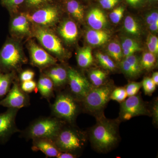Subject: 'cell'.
I'll use <instances>...</instances> for the list:
<instances>
[{
    "label": "cell",
    "mask_w": 158,
    "mask_h": 158,
    "mask_svg": "<svg viewBox=\"0 0 158 158\" xmlns=\"http://www.w3.org/2000/svg\"><path fill=\"white\" fill-rule=\"evenodd\" d=\"M141 49H140L136 48H128L127 49L123 50H122L123 55V56L126 57L128 56H131V55H133L135 53L137 52L141 51Z\"/></svg>",
    "instance_id": "44"
},
{
    "label": "cell",
    "mask_w": 158,
    "mask_h": 158,
    "mask_svg": "<svg viewBox=\"0 0 158 158\" xmlns=\"http://www.w3.org/2000/svg\"><path fill=\"white\" fill-rule=\"evenodd\" d=\"M141 1V0H127L128 3H129L131 5H133V6L137 5Z\"/></svg>",
    "instance_id": "47"
},
{
    "label": "cell",
    "mask_w": 158,
    "mask_h": 158,
    "mask_svg": "<svg viewBox=\"0 0 158 158\" xmlns=\"http://www.w3.org/2000/svg\"><path fill=\"white\" fill-rule=\"evenodd\" d=\"M78 156L72 153L67 152H60L59 155L57 157V158H76Z\"/></svg>",
    "instance_id": "45"
},
{
    "label": "cell",
    "mask_w": 158,
    "mask_h": 158,
    "mask_svg": "<svg viewBox=\"0 0 158 158\" xmlns=\"http://www.w3.org/2000/svg\"><path fill=\"white\" fill-rule=\"evenodd\" d=\"M78 65L82 68H87L93 64L94 59L92 50L90 47L80 49L77 56Z\"/></svg>",
    "instance_id": "22"
},
{
    "label": "cell",
    "mask_w": 158,
    "mask_h": 158,
    "mask_svg": "<svg viewBox=\"0 0 158 158\" xmlns=\"http://www.w3.org/2000/svg\"><path fill=\"white\" fill-rule=\"evenodd\" d=\"M122 50L128 48H136L141 49L140 44L135 40L130 38H125L122 43Z\"/></svg>",
    "instance_id": "39"
},
{
    "label": "cell",
    "mask_w": 158,
    "mask_h": 158,
    "mask_svg": "<svg viewBox=\"0 0 158 158\" xmlns=\"http://www.w3.org/2000/svg\"><path fill=\"white\" fill-rule=\"evenodd\" d=\"M125 59L129 62L136 73L138 74V75H140L143 70L140 63V59L134 54L125 57Z\"/></svg>",
    "instance_id": "35"
},
{
    "label": "cell",
    "mask_w": 158,
    "mask_h": 158,
    "mask_svg": "<svg viewBox=\"0 0 158 158\" xmlns=\"http://www.w3.org/2000/svg\"><path fill=\"white\" fill-rule=\"evenodd\" d=\"M19 110L8 108L6 112L0 113V144H5L14 134L20 132L15 123Z\"/></svg>",
    "instance_id": "12"
},
{
    "label": "cell",
    "mask_w": 158,
    "mask_h": 158,
    "mask_svg": "<svg viewBox=\"0 0 158 158\" xmlns=\"http://www.w3.org/2000/svg\"><path fill=\"white\" fill-rule=\"evenodd\" d=\"M158 1V0H144V2L148 4H153V3H156Z\"/></svg>",
    "instance_id": "48"
},
{
    "label": "cell",
    "mask_w": 158,
    "mask_h": 158,
    "mask_svg": "<svg viewBox=\"0 0 158 158\" xmlns=\"http://www.w3.org/2000/svg\"><path fill=\"white\" fill-rule=\"evenodd\" d=\"M96 118V124L90 129L88 136L94 149L99 152L107 153L114 149L120 141V121L108 119L104 114Z\"/></svg>",
    "instance_id": "1"
},
{
    "label": "cell",
    "mask_w": 158,
    "mask_h": 158,
    "mask_svg": "<svg viewBox=\"0 0 158 158\" xmlns=\"http://www.w3.org/2000/svg\"><path fill=\"white\" fill-rule=\"evenodd\" d=\"M90 84L93 87H96L105 84L107 74L99 69H93L89 74Z\"/></svg>",
    "instance_id": "25"
},
{
    "label": "cell",
    "mask_w": 158,
    "mask_h": 158,
    "mask_svg": "<svg viewBox=\"0 0 158 158\" xmlns=\"http://www.w3.org/2000/svg\"><path fill=\"white\" fill-rule=\"evenodd\" d=\"M43 73L47 76L52 81L55 91L61 90V88L68 83L67 69L56 64L43 70Z\"/></svg>",
    "instance_id": "15"
},
{
    "label": "cell",
    "mask_w": 158,
    "mask_h": 158,
    "mask_svg": "<svg viewBox=\"0 0 158 158\" xmlns=\"http://www.w3.org/2000/svg\"><path fill=\"white\" fill-rule=\"evenodd\" d=\"M26 0H1V4L11 14H14L24 3Z\"/></svg>",
    "instance_id": "29"
},
{
    "label": "cell",
    "mask_w": 158,
    "mask_h": 158,
    "mask_svg": "<svg viewBox=\"0 0 158 158\" xmlns=\"http://www.w3.org/2000/svg\"><path fill=\"white\" fill-rule=\"evenodd\" d=\"M32 141V150L34 152H41L48 157L57 158L61 152L52 139L36 138L33 139Z\"/></svg>",
    "instance_id": "16"
},
{
    "label": "cell",
    "mask_w": 158,
    "mask_h": 158,
    "mask_svg": "<svg viewBox=\"0 0 158 158\" xmlns=\"http://www.w3.org/2000/svg\"><path fill=\"white\" fill-rule=\"evenodd\" d=\"M37 90L41 97L48 102L55 97V87L52 81L44 73L40 75L37 83Z\"/></svg>",
    "instance_id": "18"
},
{
    "label": "cell",
    "mask_w": 158,
    "mask_h": 158,
    "mask_svg": "<svg viewBox=\"0 0 158 158\" xmlns=\"http://www.w3.org/2000/svg\"><path fill=\"white\" fill-rule=\"evenodd\" d=\"M114 87L110 84L92 87L81 101V107L90 114L97 117L103 114V111L110 100V96Z\"/></svg>",
    "instance_id": "6"
},
{
    "label": "cell",
    "mask_w": 158,
    "mask_h": 158,
    "mask_svg": "<svg viewBox=\"0 0 158 158\" xmlns=\"http://www.w3.org/2000/svg\"><path fill=\"white\" fill-rule=\"evenodd\" d=\"M99 2L104 9H110L118 4L119 0H99Z\"/></svg>",
    "instance_id": "42"
},
{
    "label": "cell",
    "mask_w": 158,
    "mask_h": 158,
    "mask_svg": "<svg viewBox=\"0 0 158 158\" xmlns=\"http://www.w3.org/2000/svg\"><path fill=\"white\" fill-rule=\"evenodd\" d=\"M67 72L69 91L81 101L93 86L88 79L76 69L69 67Z\"/></svg>",
    "instance_id": "11"
},
{
    "label": "cell",
    "mask_w": 158,
    "mask_h": 158,
    "mask_svg": "<svg viewBox=\"0 0 158 158\" xmlns=\"http://www.w3.org/2000/svg\"><path fill=\"white\" fill-rule=\"evenodd\" d=\"M120 67L122 71L128 77L133 78L138 76V74L136 73L129 62L125 59L120 62Z\"/></svg>",
    "instance_id": "33"
},
{
    "label": "cell",
    "mask_w": 158,
    "mask_h": 158,
    "mask_svg": "<svg viewBox=\"0 0 158 158\" xmlns=\"http://www.w3.org/2000/svg\"><path fill=\"white\" fill-rule=\"evenodd\" d=\"M28 59L21 44L14 38H8L0 49V72H19Z\"/></svg>",
    "instance_id": "2"
},
{
    "label": "cell",
    "mask_w": 158,
    "mask_h": 158,
    "mask_svg": "<svg viewBox=\"0 0 158 158\" xmlns=\"http://www.w3.org/2000/svg\"><path fill=\"white\" fill-rule=\"evenodd\" d=\"M20 84L21 88L26 93L29 94L37 92V83L33 80L22 82Z\"/></svg>",
    "instance_id": "37"
},
{
    "label": "cell",
    "mask_w": 158,
    "mask_h": 158,
    "mask_svg": "<svg viewBox=\"0 0 158 158\" xmlns=\"http://www.w3.org/2000/svg\"><path fill=\"white\" fill-rule=\"evenodd\" d=\"M127 97V95L125 88L119 87L114 88L110 96V100L122 102L124 101Z\"/></svg>",
    "instance_id": "32"
},
{
    "label": "cell",
    "mask_w": 158,
    "mask_h": 158,
    "mask_svg": "<svg viewBox=\"0 0 158 158\" xmlns=\"http://www.w3.org/2000/svg\"><path fill=\"white\" fill-rule=\"evenodd\" d=\"M152 81L156 84V86L158 85V72H156L153 73L152 77H151Z\"/></svg>",
    "instance_id": "46"
},
{
    "label": "cell",
    "mask_w": 158,
    "mask_h": 158,
    "mask_svg": "<svg viewBox=\"0 0 158 158\" xmlns=\"http://www.w3.org/2000/svg\"><path fill=\"white\" fill-rule=\"evenodd\" d=\"M63 126L54 142L61 152L72 153L78 156L87 142V134L77 128L74 124Z\"/></svg>",
    "instance_id": "5"
},
{
    "label": "cell",
    "mask_w": 158,
    "mask_h": 158,
    "mask_svg": "<svg viewBox=\"0 0 158 158\" xmlns=\"http://www.w3.org/2000/svg\"><path fill=\"white\" fill-rule=\"evenodd\" d=\"M58 32L64 41L69 44L75 42L78 37L77 26L74 22L71 20L63 21L59 26Z\"/></svg>",
    "instance_id": "17"
},
{
    "label": "cell",
    "mask_w": 158,
    "mask_h": 158,
    "mask_svg": "<svg viewBox=\"0 0 158 158\" xmlns=\"http://www.w3.org/2000/svg\"><path fill=\"white\" fill-rule=\"evenodd\" d=\"M124 10V8L122 6L114 9L110 14V18L112 22L115 24L119 23L123 17Z\"/></svg>",
    "instance_id": "38"
},
{
    "label": "cell",
    "mask_w": 158,
    "mask_h": 158,
    "mask_svg": "<svg viewBox=\"0 0 158 158\" xmlns=\"http://www.w3.org/2000/svg\"><path fill=\"white\" fill-rule=\"evenodd\" d=\"M148 48L150 52L157 56L158 54V39L154 34L150 33L147 39Z\"/></svg>",
    "instance_id": "31"
},
{
    "label": "cell",
    "mask_w": 158,
    "mask_h": 158,
    "mask_svg": "<svg viewBox=\"0 0 158 158\" xmlns=\"http://www.w3.org/2000/svg\"><path fill=\"white\" fill-rule=\"evenodd\" d=\"M107 52L109 56L116 62H120L123 56L122 49L117 42L110 43L108 46Z\"/></svg>",
    "instance_id": "28"
},
{
    "label": "cell",
    "mask_w": 158,
    "mask_h": 158,
    "mask_svg": "<svg viewBox=\"0 0 158 158\" xmlns=\"http://www.w3.org/2000/svg\"><path fill=\"white\" fill-rule=\"evenodd\" d=\"M66 123L54 116L40 117L20 131V136L26 140L36 138H47L53 141Z\"/></svg>",
    "instance_id": "4"
},
{
    "label": "cell",
    "mask_w": 158,
    "mask_h": 158,
    "mask_svg": "<svg viewBox=\"0 0 158 158\" xmlns=\"http://www.w3.org/2000/svg\"><path fill=\"white\" fill-rule=\"evenodd\" d=\"M30 23L25 13H21L12 17L10 21L9 31L12 37L23 38L32 34Z\"/></svg>",
    "instance_id": "14"
},
{
    "label": "cell",
    "mask_w": 158,
    "mask_h": 158,
    "mask_svg": "<svg viewBox=\"0 0 158 158\" xmlns=\"http://www.w3.org/2000/svg\"><path fill=\"white\" fill-rule=\"evenodd\" d=\"M96 57L99 64L105 69L110 71H114L116 69V65L110 56L98 52L96 54Z\"/></svg>",
    "instance_id": "27"
},
{
    "label": "cell",
    "mask_w": 158,
    "mask_h": 158,
    "mask_svg": "<svg viewBox=\"0 0 158 158\" xmlns=\"http://www.w3.org/2000/svg\"><path fill=\"white\" fill-rule=\"evenodd\" d=\"M87 19L88 25L94 30H102L106 26L107 23L106 15L97 8L92 9L89 11Z\"/></svg>",
    "instance_id": "19"
},
{
    "label": "cell",
    "mask_w": 158,
    "mask_h": 158,
    "mask_svg": "<svg viewBox=\"0 0 158 158\" xmlns=\"http://www.w3.org/2000/svg\"><path fill=\"white\" fill-rule=\"evenodd\" d=\"M16 73L15 72L5 73L0 72V100L9 92L11 85L17 78Z\"/></svg>",
    "instance_id": "21"
},
{
    "label": "cell",
    "mask_w": 158,
    "mask_h": 158,
    "mask_svg": "<svg viewBox=\"0 0 158 158\" xmlns=\"http://www.w3.org/2000/svg\"><path fill=\"white\" fill-rule=\"evenodd\" d=\"M81 107V101L70 91H57L55 102L50 105L52 116L70 124H74Z\"/></svg>",
    "instance_id": "3"
},
{
    "label": "cell",
    "mask_w": 158,
    "mask_h": 158,
    "mask_svg": "<svg viewBox=\"0 0 158 158\" xmlns=\"http://www.w3.org/2000/svg\"><path fill=\"white\" fill-rule=\"evenodd\" d=\"M56 2V0H26L22 6L30 11Z\"/></svg>",
    "instance_id": "30"
},
{
    "label": "cell",
    "mask_w": 158,
    "mask_h": 158,
    "mask_svg": "<svg viewBox=\"0 0 158 158\" xmlns=\"http://www.w3.org/2000/svg\"><path fill=\"white\" fill-rule=\"evenodd\" d=\"M28 48L31 64L33 66L44 70L56 64L57 59L50 55L34 41H31L29 43Z\"/></svg>",
    "instance_id": "13"
},
{
    "label": "cell",
    "mask_w": 158,
    "mask_h": 158,
    "mask_svg": "<svg viewBox=\"0 0 158 158\" xmlns=\"http://www.w3.org/2000/svg\"><path fill=\"white\" fill-rule=\"evenodd\" d=\"M67 11L78 21L82 22L84 18V10L81 4L77 0H68L66 3Z\"/></svg>",
    "instance_id": "23"
},
{
    "label": "cell",
    "mask_w": 158,
    "mask_h": 158,
    "mask_svg": "<svg viewBox=\"0 0 158 158\" xmlns=\"http://www.w3.org/2000/svg\"><path fill=\"white\" fill-rule=\"evenodd\" d=\"M151 116L150 110L146 103L138 94L128 97L121 102L119 121H126L137 116Z\"/></svg>",
    "instance_id": "9"
},
{
    "label": "cell",
    "mask_w": 158,
    "mask_h": 158,
    "mask_svg": "<svg viewBox=\"0 0 158 158\" xmlns=\"http://www.w3.org/2000/svg\"><path fill=\"white\" fill-rule=\"evenodd\" d=\"M151 114L153 116V121L155 124L158 125V103L157 100L154 102L152 110H150Z\"/></svg>",
    "instance_id": "43"
},
{
    "label": "cell",
    "mask_w": 158,
    "mask_h": 158,
    "mask_svg": "<svg viewBox=\"0 0 158 158\" xmlns=\"http://www.w3.org/2000/svg\"><path fill=\"white\" fill-rule=\"evenodd\" d=\"M28 94L23 91L17 78L13 82L12 86L6 97L0 100V106L7 108L19 110L30 105Z\"/></svg>",
    "instance_id": "10"
},
{
    "label": "cell",
    "mask_w": 158,
    "mask_h": 158,
    "mask_svg": "<svg viewBox=\"0 0 158 158\" xmlns=\"http://www.w3.org/2000/svg\"><path fill=\"white\" fill-rule=\"evenodd\" d=\"M24 13L30 23L35 26L49 28L59 21L60 9L57 3H54Z\"/></svg>",
    "instance_id": "7"
},
{
    "label": "cell",
    "mask_w": 158,
    "mask_h": 158,
    "mask_svg": "<svg viewBox=\"0 0 158 158\" xmlns=\"http://www.w3.org/2000/svg\"><path fill=\"white\" fill-rule=\"evenodd\" d=\"M145 23L148 27L154 24L158 23V12L156 10L149 12L146 15Z\"/></svg>",
    "instance_id": "40"
},
{
    "label": "cell",
    "mask_w": 158,
    "mask_h": 158,
    "mask_svg": "<svg viewBox=\"0 0 158 158\" xmlns=\"http://www.w3.org/2000/svg\"><path fill=\"white\" fill-rule=\"evenodd\" d=\"M141 88L142 82H131L129 83L125 88L127 97H130L137 94Z\"/></svg>",
    "instance_id": "36"
},
{
    "label": "cell",
    "mask_w": 158,
    "mask_h": 158,
    "mask_svg": "<svg viewBox=\"0 0 158 158\" xmlns=\"http://www.w3.org/2000/svg\"><path fill=\"white\" fill-rule=\"evenodd\" d=\"M110 35L103 30H88L86 33L87 42L92 45L100 46L105 44L110 39Z\"/></svg>",
    "instance_id": "20"
},
{
    "label": "cell",
    "mask_w": 158,
    "mask_h": 158,
    "mask_svg": "<svg viewBox=\"0 0 158 158\" xmlns=\"http://www.w3.org/2000/svg\"><path fill=\"white\" fill-rule=\"evenodd\" d=\"M35 73L31 69H27L21 72L19 75V81L21 82L31 81L34 79Z\"/></svg>",
    "instance_id": "41"
},
{
    "label": "cell",
    "mask_w": 158,
    "mask_h": 158,
    "mask_svg": "<svg viewBox=\"0 0 158 158\" xmlns=\"http://www.w3.org/2000/svg\"><path fill=\"white\" fill-rule=\"evenodd\" d=\"M33 34L44 48L58 59L66 58V52L61 40L48 28L35 26Z\"/></svg>",
    "instance_id": "8"
},
{
    "label": "cell",
    "mask_w": 158,
    "mask_h": 158,
    "mask_svg": "<svg viewBox=\"0 0 158 158\" xmlns=\"http://www.w3.org/2000/svg\"><path fill=\"white\" fill-rule=\"evenodd\" d=\"M124 27L125 31L131 35L137 36L141 35V27L136 20L132 16H127L126 17Z\"/></svg>",
    "instance_id": "24"
},
{
    "label": "cell",
    "mask_w": 158,
    "mask_h": 158,
    "mask_svg": "<svg viewBox=\"0 0 158 158\" xmlns=\"http://www.w3.org/2000/svg\"><path fill=\"white\" fill-rule=\"evenodd\" d=\"M156 63V56L152 53L145 52L140 59V63L143 70H149L152 69Z\"/></svg>",
    "instance_id": "26"
},
{
    "label": "cell",
    "mask_w": 158,
    "mask_h": 158,
    "mask_svg": "<svg viewBox=\"0 0 158 158\" xmlns=\"http://www.w3.org/2000/svg\"><path fill=\"white\" fill-rule=\"evenodd\" d=\"M156 86L152 79L149 77L144 78L142 81V87L146 95H151L156 90Z\"/></svg>",
    "instance_id": "34"
}]
</instances>
